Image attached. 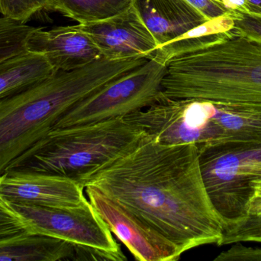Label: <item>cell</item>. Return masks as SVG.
Here are the masks:
<instances>
[{
	"instance_id": "cell-1",
	"label": "cell",
	"mask_w": 261,
	"mask_h": 261,
	"mask_svg": "<svg viewBox=\"0 0 261 261\" xmlns=\"http://www.w3.org/2000/svg\"><path fill=\"white\" fill-rule=\"evenodd\" d=\"M80 182L147 221L182 254L220 246L225 221L207 193L196 145H164L143 133L127 151Z\"/></svg>"
},
{
	"instance_id": "cell-2",
	"label": "cell",
	"mask_w": 261,
	"mask_h": 261,
	"mask_svg": "<svg viewBox=\"0 0 261 261\" xmlns=\"http://www.w3.org/2000/svg\"><path fill=\"white\" fill-rule=\"evenodd\" d=\"M143 62L102 57L74 70L54 72L0 100V176L45 137L70 107Z\"/></svg>"
},
{
	"instance_id": "cell-3",
	"label": "cell",
	"mask_w": 261,
	"mask_h": 261,
	"mask_svg": "<svg viewBox=\"0 0 261 261\" xmlns=\"http://www.w3.org/2000/svg\"><path fill=\"white\" fill-rule=\"evenodd\" d=\"M162 93L168 99L261 104V41L234 28L202 35L166 63Z\"/></svg>"
},
{
	"instance_id": "cell-4",
	"label": "cell",
	"mask_w": 261,
	"mask_h": 261,
	"mask_svg": "<svg viewBox=\"0 0 261 261\" xmlns=\"http://www.w3.org/2000/svg\"><path fill=\"white\" fill-rule=\"evenodd\" d=\"M142 135V132L125 117L51 130L15 159L6 173H45L80 182L127 151Z\"/></svg>"
},
{
	"instance_id": "cell-5",
	"label": "cell",
	"mask_w": 261,
	"mask_h": 261,
	"mask_svg": "<svg viewBox=\"0 0 261 261\" xmlns=\"http://www.w3.org/2000/svg\"><path fill=\"white\" fill-rule=\"evenodd\" d=\"M166 64L154 58L86 97L70 107L54 125V130L90 125L125 117L161 100Z\"/></svg>"
},
{
	"instance_id": "cell-6",
	"label": "cell",
	"mask_w": 261,
	"mask_h": 261,
	"mask_svg": "<svg viewBox=\"0 0 261 261\" xmlns=\"http://www.w3.org/2000/svg\"><path fill=\"white\" fill-rule=\"evenodd\" d=\"M199 159L207 193L225 223L243 216L251 184L261 179V145L208 147Z\"/></svg>"
},
{
	"instance_id": "cell-7",
	"label": "cell",
	"mask_w": 261,
	"mask_h": 261,
	"mask_svg": "<svg viewBox=\"0 0 261 261\" xmlns=\"http://www.w3.org/2000/svg\"><path fill=\"white\" fill-rule=\"evenodd\" d=\"M29 223L32 232L106 251L126 260L107 224L87 200L79 206L52 208L10 204Z\"/></svg>"
},
{
	"instance_id": "cell-8",
	"label": "cell",
	"mask_w": 261,
	"mask_h": 261,
	"mask_svg": "<svg viewBox=\"0 0 261 261\" xmlns=\"http://www.w3.org/2000/svg\"><path fill=\"white\" fill-rule=\"evenodd\" d=\"M109 229L138 261H176L182 253L147 221L95 187L84 188Z\"/></svg>"
},
{
	"instance_id": "cell-9",
	"label": "cell",
	"mask_w": 261,
	"mask_h": 261,
	"mask_svg": "<svg viewBox=\"0 0 261 261\" xmlns=\"http://www.w3.org/2000/svg\"><path fill=\"white\" fill-rule=\"evenodd\" d=\"M77 26L107 59L150 58L158 47L133 3L111 18Z\"/></svg>"
},
{
	"instance_id": "cell-10",
	"label": "cell",
	"mask_w": 261,
	"mask_h": 261,
	"mask_svg": "<svg viewBox=\"0 0 261 261\" xmlns=\"http://www.w3.org/2000/svg\"><path fill=\"white\" fill-rule=\"evenodd\" d=\"M81 182L57 175L8 171L2 176L0 196L9 204L52 208L79 206L87 199Z\"/></svg>"
},
{
	"instance_id": "cell-11",
	"label": "cell",
	"mask_w": 261,
	"mask_h": 261,
	"mask_svg": "<svg viewBox=\"0 0 261 261\" xmlns=\"http://www.w3.org/2000/svg\"><path fill=\"white\" fill-rule=\"evenodd\" d=\"M25 50L44 56L55 72L74 70L102 58L93 40L77 25L35 27L26 40Z\"/></svg>"
},
{
	"instance_id": "cell-12",
	"label": "cell",
	"mask_w": 261,
	"mask_h": 261,
	"mask_svg": "<svg viewBox=\"0 0 261 261\" xmlns=\"http://www.w3.org/2000/svg\"><path fill=\"white\" fill-rule=\"evenodd\" d=\"M96 256L94 248L30 231L0 238V261H95Z\"/></svg>"
},
{
	"instance_id": "cell-13",
	"label": "cell",
	"mask_w": 261,
	"mask_h": 261,
	"mask_svg": "<svg viewBox=\"0 0 261 261\" xmlns=\"http://www.w3.org/2000/svg\"><path fill=\"white\" fill-rule=\"evenodd\" d=\"M132 3L158 47L208 20L187 0H133Z\"/></svg>"
},
{
	"instance_id": "cell-14",
	"label": "cell",
	"mask_w": 261,
	"mask_h": 261,
	"mask_svg": "<svg viewBox=\"0 0 261 261\" xmlns=\"http://www.w3.org/2000/svg\"><path fill=\"white\" fill-rule=\"evenodd\" d=\"M55 72L42 55L24 51L0 62V100Z\"/></svg>"
},
{
	"instance_id": "cell-15",
	"label": "cell",
	"mask_w": 261,
	"mask_h": 261,
	"mask_svg": "<svg viewBox=\"0 0 261 261\" xmlns=\"http://www.w3.org/2000/svg\"><path fill=\"white\" fill-rule=\"evenodd\" d=\"M133 0H49L46 11L87 24L102 21L128 9Z\"/></svg>"
},
{
	"instance_id": "cell-16",
	"label": "cell",
	"mask_w": 261,
	"mask_h": 261,
	"mask_svg": "<svg viewBox=\"0 0 261 261\" xmlns=\"http://www.w3.org/2000/svg\"><path fill=\"white\" fill-rule=\"evenodd\" d=\"M237 242L261 243V203L249 204L243 216L225 223L220 246Z\"/></svg>"
},
{
	"instance_id": "cell-17",
	"label": "cell",
	"mask_w": 261,
	"mask_h": 261,
	"mask_svg": "<svg viewBox=\"0 0 261 261\" xmlns=\"http://www.w3.org/2000/svg\"><path fill=\"white\" fill-rule=\"evenodd\" d=\"M34 26L0 15V62L25 51V43Z\"/></svg>"
},
{
	"instance_id": "cell-18",
	"label": "cell",
	"mask_w": 261,
	"mask_h": 261,
	"mask_svg": "<svg viewBox=\"0 0 261 261\" xmlns=\"http://www.w3.org/2000/svg\"><path fill=\"white\" fill-rule=\"evenodd\" d=\"M49 0H0V15L28 24L46 11Z\"/></svg>"
},
{
	"instance_id": "cell-19",
	"label": "cell",
	"mask_w": 261,
	"mask_h": 261,
	"mask_svg": "<svg viewBox=\"0 0 261 261\" xmlns=\"http://www.w3.org/2000/svg\"><path fill=\"white\" fill-rule=\"evenodd\" d=\"M24 231H32L29 223L0 196V238Z\"/></svg>"
},
{
	"instance_id": "cell-20",
	"label": "cell",
	"mask_w": 261,
	"mask_h": 261,
	"mask_svg": "<svg viewBox=\"0 0 261 261\" xmlns=\"http://www.w3.org/2000/svg\"><path fill=\"white\" fill-rule=\"evenodd\" d=\"M232 28L241 33L261 41V17L234 11Z\"/></svg>"
},
{
	"instance_id": "cell-21",
	"label": "cell",
	"mask_w": 261,
	"mask_h": 261,
	"mask_svg": "<svg viewBox=\"0 0 261 261\" xmlns=\"http://www.w3.org/2000/svg\"><path fill=\"white\" fill-rule=\"evenodd\" d=\"M214 261H261V248L247 247L237 242L219 254Z\"/></svg>"
},
{
	"instance_id": "cell-22",
	"label": "cell",
	"mask_w": 261,
	"mask_h": 261,
	"mask_svg": "<svg viewBox=\"0 0 261 261\" xmlns=\"http://www.w3.org/2000/svg\"><path fill=\"white\" fill-rule=\"evenodd\" d=\"M199 11L206 19H214L225 16L231 12L222 3L216 0H187Z\"/></svg>"
},
{
	"instance_id": "cell-23",
	"label": "cell",
	"mask_w": 261,
	"mask_h": 261,
	"mask_svg": "<svg viewBox=\"0 0 261 261\" xmlns=\"http://www.w3.org/2000/svg\"><path fill=\"white\" fill-rule=\"evenodd\" d=\"M222 3L227 9L231 11H237L242 13H251V9L247 0H216Z\"/></svg>"
},
{
	"instance_id": "cell-24",
	"label": "cell",
	"mask_w": 261,
	"mask_h": 261,
	"mask_svg": "<svg viewBox=\"0 0 261 261\" xmlns=\"http://www.w3.org/2000/svg\"><path fill=\"white\" fill-rule=\"evenodd\" d=\"M251 197L247 205L249 204L261 203V179L254 181L251 184Z\"/></svg>"
},
{
	"instance_id": "cell-25",
	"label": "cell",
	"mask_w": 261,
	"mask_h": 261,
	"mask_svg": "<svg viewBox=\"0 0 261 261\" xmlns=\"http://www.w3.org/2000/svg\"><path fill=\"white\" fill-rule=\"evenodd\" d=\"M251 9L252 15L261 17V0H247Z\"/></svg>"
},
{
	"instance_id": "cell-26",
	"label": "cell",
	"mask_w": 261,
	"mask_h": 261,
	"mask_svg": "<svg viewBox=\"0 0 261 261\" xmlns=\"http://www.w3.org/2000/svg\"><path fill=\"white\" fill-rule=\"evenodd\" d=\"M2 180V176H0V182H1Z\"/></svg>"
}]
</instances>
